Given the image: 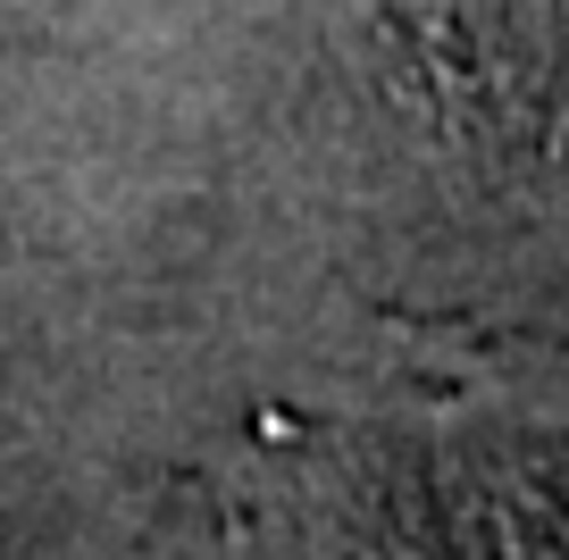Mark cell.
<instances>
[{
    "instance_id": "1",
    "label": "cell",
    "mask_w": 569,
    "mask_h": 560,
    "mask_svg": "<svg viewBox=\"0 0 569 560\" xmlns=\"http://www.w3.org/2000/svg\"><path fill=\"white\" fill-rule=\"evenodd\" d=\"M427 84L569 134V0H386Z\"/></svg>"
}]
</instances>
